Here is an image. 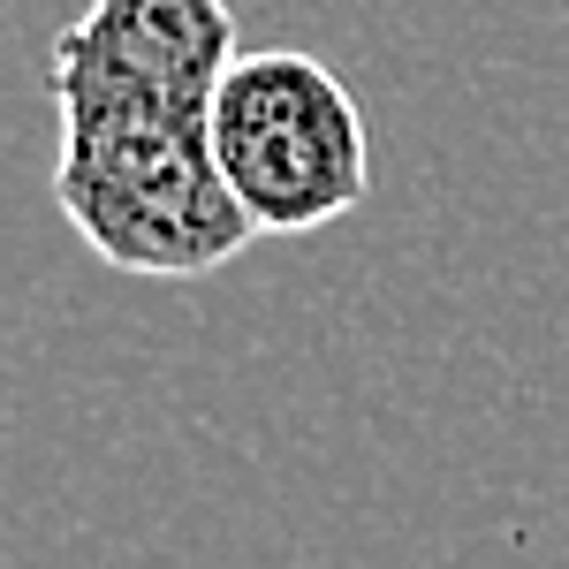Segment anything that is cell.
Returning a JSON list of instances; mask_svg holds the SVG:
<instances>
[{"mask_svg": "<svg viewBox=\"0 0 569 569\" xmlns=\"http://www.w3.org/2000/svg\"><path fill=\"white\" fill-rule=\"evenodd\" d=\"M53 107H61L53 198L114 273L206 281L243 243H259L213 160L206 130L213 107L107 84H53Z\"/></svg>", "mask_w": 569, "mask_h": 569, "instance_id": "6da1fadb", "label": "cell"}, {"mask_svg": "<svg viewBox=\"0 0 569 569\" xmlns=\"http://www.w3.org/2000/svg\"><path fill=\"white\" fill-rule=\"evenodd\" d=\"M213 160L259 236H311L365 206L372 144L350 84L305 46H243L213 91Z\"/></svg>", "mask_w": 569, "mask_h": 569, "instance_id": "7a4b0ae2", "label": "cell"}, {"mask_svg": "<svg viewBox=\"0 0 569 569\" xmlns=\"http://www.w3.org/2000/svg\"><path fill=\"white\" fill-rule=\"evenodd\" d=\"M228 0H91L53 39V84H107L213 107L236 61Z\"/></svg>", "mask_w": 569, "mask_h": 569, "instance_id": "3957f363", "label": "cell"}]
</instances>
